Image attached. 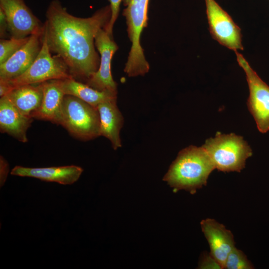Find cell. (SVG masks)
<instances>
[{
  "instance_id": "cell-1",
  "label": "cell",
  "mask_w": 269,
  "mask_h": 269,
  "mask_svg": "<svg viewBox=\"0 0 269 269\" xmlns=\"http://www.w3.org/2000/svg\"><path fill=\"white\" fill-rule=\"evenodd\" d=\"M111 16L110 5L87 18L71 14L58 0L48 7L44 35L49 50L63 61L76 80L86 83L98 70L100 57L95 38L99 29L108 25Z\"/></svg>"
},
{
  "instance_id": "cell-2",
  "label": "cell",
  "mask_w": 269,
  "mask_h": 269,
  "mask_svg": "<svg viewBox=\"0 0 269 269\" xmlns=\"http://www.w3.org/2000/svg\"><path fill=\"white\" fill-rule=\"evenodd\" d=\"M215 169L202 146L190 145L179 152L163 180L174 190H185L194 194L206 185L209 176Z\"/></svg>"
},
{
  "instance_id": "cell-3",
  "label": "cell",
  "mask_w": 269,
  "mask_h": 269,
  "mask_svg": "<svg viewBox=\"0 0 269 269\" xmlns=\"http://www.w3.org/2000/svg\"><path fill=\"white\" fill-rule=\"evenodd\" d=\"M149 0H123L126 6L123 15L125 16L127 31L132 46L124 68L129 77L143 76L149 70L140 38L143 29L147 24V10Z\"/></svg>"
},
{
  "instance_id": "cell-4",
  "label": "cell",
  "mask_w": 269,
  "mask_h": 269,
  "mask_svg": "<svg viewBox=\"0 0 269 269\" xmlns=\"http://www.w3.org/2000/svg\"><path fill=\"white\" fill-rule=\"evenodd\" d=\"M215 169L223 172H240L252 150L242 136L234 134L218 133L214 137L206 140L202 145Z\"/></svg>"
},
{
  "instance_id": "cell-5",
  "label": "cell",
  "mask_w": 269,
  "mask_h": 269,
  "mask_svg": "<svg viewBox=\"0 0 269 269\" xmlns=\"http://www.w3.org/2000/svg\"><path fill=\"white\" fill-rule=\"evenodd\" d=\"M60 125L73 136L89 140L100 136V121L97 108L78 98L65 95Z\"/></svg>"
},
{
  "instance_id": "cell-6",
  "label": "cell",
  "mask_w": 269,
  "mask_h": 269,
  "mask_svg": "<svg viewBox=\"0 0 269 269\" xmlns=\"http://www.w3.org/2000/svg\"><path fill=\"white\" fill-rule=\"evenodd\" d=\"M70 77H72L63 61L57 55H52L43 32L40 52L29 68L18 77L9 80L0 81L6 83L13 90L22 85Z\"/></svg>"
},
{
  "instance_id": "cell-7",
  "label": "cell",
  "mask_w": 269,
  "mask_h": 269,
  "mask_svg": "<svg viewBox=\"0 0 269 269\" xmlns=\"http://www.w3.org/2000/svg\"><path fill=\"white\" fill-rule=\"evenodd\" d=\"M235 52L239 65L245 73L249 86L248 109L259 132L266 133L269 131V86L253 69L243 55L238 51Z\"/></svg>"
},
{
  "instance_id": "cell-8",
  "label": "cell",
  "mask_w": 269,
  "mask_h": 269,
  "mask_svg": "<svg viewBox=\"0 0 269 269\" xmlns=\"http://www.w3.org/2000/svg\"><path fill=\"white\" fill-rule=\"evenodd\" d=\"M209 29L212 37L229 49L243 50L241 30L215 0H205Z\"/></svg>"
},
{
  "instance_id": "cell-9",
  "label": "cell",
  "mask_w": 269,
  "mask_h": 269,
  "mask_svg": "<svg viewBox=\"0 0 269 269\" xmlns=\"http://www.w3.org/2000/svg\"><path fill=\"white\" fill-rule=\"evenodd\" d=\"M95 44L100 54V62L98 70L85 83L94 89L108 91L118 93L117 84L111 73L112 57L119 47L104 29L101 28L95 38Z\"/></svg>"
},
{
  "instance_id": "cell-10",
  "label": "cell",
  "mask_w": 269,
  "mask_h": 269,
  "mask_svg": "<svg viewBox=\"0 0 269 269\" xmlns=\"http://www.w3.org/2000/svg\"><path fill=\"white\" fill-rule=\"evenodd\" d=\"M11 37L24 38L43 31L44 24L32 13L24 0H0Z\"/></svg>"
},
{
  "instance_id": "cell-11",
  "label": "cell",
  "mask_w": 269,
  "mask_h": 269,
  "mask_svg": "<svg viewBox=\"0 0 269 269\" xmlns=\"http://www.w3.org/2000/svg\"><path fill=\"white\" fill-rule=\"evenodd\" d=\"M43 32L44 30L31 35L25 45L0 64V80L12 79L19 76L29 68L40 52Z\"/></svg>"
},
{
  "instance_id": "cell-12",
  "label": "cell",
  "mask_w": 269,
  "mask_h": 269,
  "mask_svg": "<svg viewBox=\"0 0 269 269\" xmlns=\"http://www.w3.org/2000/svg\"><path fill=\"white\" fill-rule=\"evenodd\" d=\"M200 225L209 244L210 253L224 269L228 255L235 247L232 233L213 219L202 220Z\"/></svg>"
},
{
  "instance_id": "cell-13",
  "label": "cell",
  "mask_w": 269,
  "mask_h": 269,
  "mask_svg": "<svg viewBox=\"0 0 269 269\" xmlns=\"http://www.w3.org/2000/svg\"><path fill=\"white\" fill-rule=\"evenodd\" d=\"M83 171L82 167L74 165L41 168L17 165L12 169L10 174L15 176L35 178L47 182L70 185L79 179Z\"/></svg>"
},
{
  "instance_id": "cell-14",
  "label": "cell",
  "mask_w": 269,
  "mask_h": 269,
  "mask_svg": "<svg viewBox=\"0 0 269 269\" xmlns=\"http://www.w3.org/2000/svg\"><path fill=\"white\" fill-rule=\"evenodd\" d=\"M33 118L23 115L6 96L0 99V130L18 141L27 142V131Z\"/></svg>"
},
{
  "instance_id": "cell-15",
  "label": "cell",
  "mask_w": 269,
  "mask_h": 269,
  "mask_svg": "<svg viewBox=\"0 0 269 269\" xmlns=\"http://www.w3.org/2000/svg\"><path fill=\"white\" fill-rule=\"evenodd\" d=\"M117 98L105 101L98 105L100 135L108 138L114 149L122 147L120 133L124 124L123 116L117 105Z\"/></svg>"
},
{
  "instance_id": "cell-16",
  "label": "cell",
  "mask_w": 269,
  "mask_h": 269,
  "mask_svg": "<svg viewBox=\"0 0 269 269\" xmlns=\"http://www.w3.org/2000/svg\"><path fill=\"white\" fill-rule=\"evenodd\" d=\"M41 83L43 88L41 104L32 117L60 125L62 105L65 95L60 86L59 80H51Z\"/></svg>"
},
{
  "instance_id": "cell-17",
  "label": "cell",
  "mask_w": 269,
  "mask_h": 269,
  "mask_svg": "<svg viewBox=\"0 0 269 269\" xmlns=\"http://www.w3.org/2000/svg\"><path fill=\"white\" fill-rule=\"evenodd\" d=\"M5 96L23 115L32 118V115L41 104L42 85L39 83L20 86L14 88Z\"/></svg>"
},
{
  "instance_id": "cell-18",
  "label": "cell",
  "mask_w": 269,
  "mask_h": 269,
  "mask_svg": "<svg viewBox=\"0 0 269 269\" xmlns=\"http://www.w3.org/2000/svg\"><path fill=\"white\" fill-rule=\"evenodd\" d=\"M59 82L65 95L78 98L96 108L105 101L117 98V93L94 89L72 77L59 80Z\"/></svg>"
},
{
  "instance_id": "cell-19",
  "label": "cell",
  "mask_w": 269,
  "mask_h": 269,
  "mask_svg": "<svg viewBox=\"0 0 269 269\" xmlns=\"http://www.w3.org/2000/svg\"><path fill=\"white\" fill-rule=\"evenodd\" d=\"M29 36L24 38L11 37L0 40V64L4 63L28 41Z\"/></svg>"
},
{
  "instance_id": "cell-20",
  "label": "cell",
  "mask_w": 269,
  "mask_h": 269,
  "mask_svg": "<svg viewBox=\"0 0 269 269\" xmlns=\"http://www.w3.org/2000/svg\"><path fill=\"white\" fill-rule=\"evenodd\" d=\"M255 267L244 253L235 247L226 260L224 269H253Z\"/></svg>"
},
{
  "instance_id": "cell-21",
  "label": "cell",
  "mask_w": 269,
  "mask_h": 269,
  "mask_svg": "<svg viewBox=\"0 0 269 269\" xmlns=\"http://www.w3.org/2000/svg\"><path fill=\"white\" fill-rule=\"evenodd\" d=\"M198 269H222L223 268L210 252H204L200 256Z\"/></svg>"
},
{
  "instance_id": "cell-22",
  "label": "cell",
  "mask_w": 269,
  "mask_h": 269,
  "mask_svg": "<svg viewBox=\"0 0 269 269\" xmlns=\"http://www.w3.org/2000/svg\"><path fill=\"white\" fill-rule=\"evenodd\" d=\"M122 0H109L111 10V16L108 25L104 28L105 31L113 36V29L116 19L119 15L120 4Z\"/></svg>"
},
{
  "instance_id": "cell-23",
  "label": "cell",
  "mask_w": 269,
  "mask_h": 269,
  "mask_svg": "<svg viewBox=\"0 0 269 269\" xmlns=\"http://www.w3.org/2000/svg\"><path fill=\"white\" fill-rule=\"evenodd\" d=\"M0 186H2L4 183L9 171L8 164L3 156L0 157Z\"/></svg>"
},
{
  "instance_id": "cell-24",
  "label": "cell",
  "mask_w": 269,
  "mask_h": 269,
  "mask_svg": "<svg viewBox=\"0 0 269 269\" xmlns=\"http://www.w3.org/2000/svg\"><path fill=\"white\" fill-rule=\"evenodd\" d=\"M8 30V23L5 14L0 8V37L3 39L5 36L6 32Z\"/></svg>"
}]
</instances>
